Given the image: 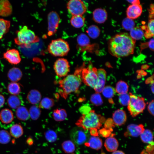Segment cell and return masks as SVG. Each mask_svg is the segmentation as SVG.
<instances>
[{
  "label": "cell",
  "mask_w": 154,
  "mask_h": 154,
  "mask_svg": "<svg viewBox=\"0 0 154 154\" xmlns=\"http://www.w3.org/2000/svg\"><path fill=\"white\" fill-rule=\"evenodd\" d=\"M3 57L9 63L17 64L21 61V58L19 51L15 49L7 50L3 54Z\"/></svg>",
  "instance_id": "4fadbf2b"
},
{
  "label": "cell",
  "mask_w": 154,
  "mask_h": 154,
  "mask_svg": "<svg viewBox=\"0 0 154 154\" xmlns=\"http://www.w3.org/2000/svg\"><path fill=\"white\" fill-rule=\"evenodd\" d=\"M154 6L153 4H151L150 5V9H149V17L151 19H152V17L153 18L154 15Z\"/></svg>",
  "instance_id": "f5cc1de1"
},
{
  "label": "cell",
  "mask_w": 154,
  "mask_h": 154,
  "mask_svg": "<svg viewBox=\"0 0 154 154\" xmlns=\"http://www.w3.org/2000/svg\"><path fill=\"white\" fill-rule=\"evenodd\" d=\"M8 106L11 108L17 109L20 106L21 101L19 97L17 95L10 96L7 100Z\"/></svg>",
  "instance_id": "83f0119b"
},
{
  "label": "cell",
  "mask_w": 154,
  "mask_h": 154,
  "mask_svg": "<svg viewBox=\"0 0 154 154\" xmlns=\"http://www.w3.org/2000/svg\"><path fill=\"white\" fill-rule=\"evenodd\" d=\"M129 95L130 100L127 108L131 115L135 117L143 112L146 104L143 98L137 96L131 93H129Z\"/></svg>",
  "instance_id": "8992f818"
},
{
  "label": "cell",
  "mask_w": 154,
  "mask_h": 154,
  "mask_svg": "<svg viewBox=\"0 0 154 154\" xmlns=\"http://www.w3.org/2000/svg\"><path fill=\"white\" fill-rule=\"evenodd\" d=\"M135 40L127 34H117L112 38L108 42V50L112 56L117 57L126 56L133 54Z\"/></svg>",
  "instance_id": "6da1fadb"
},
{
  "label": "cell",
  "mask_w": 154,
  "mask_h": 154,
  "mask_svg": "<svg viewBox=\"0 0 154 154\" xmlns=\"http://www.w3.org/2000/svg\"><path fill=\"white\" fill-rule=\"evenodd\" d=\"M140 136L141 140L143 143L149 144L153 142V133L149 129H145Z\"/></svg>",
  "instance_id": "1f68e13d"
},
{
  "label": "cell",
  "mask_w": 154,
  "mask_h": 154,
  "mask_svg": "<svg viewBox=\"0 0 154 154\" xmlns=\"http://www.w3.org/2000/svg\"><path fill=\"white\" fill-rule=\"evenodd\" d=\"M112 120L115 125L121 126L124 124L127 120L125 112L121 109H118L114 113Z\"/></svg>",
  "instance_id": "2e32d148"
},
{
  "label": "cell",
  "mask_w": 154,
  "mask_h": 154,
  "mask_svg": "<svg viewBox=\"0 0 154 154\" xmlns=\"http://www.w3.org/2000/svg\"><path fill=\"white\" fill-rule=\"evenodd\" d=\"M91 110L90 106L86 105L82 106L79 110L80 112L82 114H85L88 113Z\"/></svg>",
  "instance_id": "c3c4849f"
},
{
  "label": "cell",
  "mask_w": 154,
  "mask_h": 154,
  "mask_svg": "<svg viewBox=\"0 0 154 154\" xmlns=\"http://www.w3.org/2000/svg\"><path fill=\"white\" fill-rule=\"evenodd\" d=\"M14 116L13 112L10 110L5 108L1 110L0 113V119L5 124L11 123L13 120Z\"/></svg>",
  "instance_id": "603a6c76"
},
{
  "label": "cell",
  "mask_w": 154,
  "mask_h": 154,
  "mask_svg": "<svg viewBox=\"0 0 154 154\" xmlns=\"http://www.w3.org/2000/svg\"><path fill=\"white\" fill-rule=\"evenodd\" d=\"M17 36L15 38L14 41L18 45L29 48L31 44L39 41V38L34 32L26 26H24L17 31Z\"/></svg>",
  "instance_id": "277c9868"
},
{
  "label": "cell",
  "mask_w": 154,
  "mask_h": 154,
  "mask_svg": "<svg viewBox=\"0 0 154 154\" xmlns=\"http://www.w3.org/2000/svg\"><path fill=\"white\" fill-rule=\"evenodd\" d=\"M52 116L55 121H62L66 119L67 117V114L64 109H56L54 110Z\"/></svg>",
  "instance_id": "f546056e"
},
{
  "label": "cell",
  "mask_w": 154,
  "mask_h": 154,
  "mask_svg": "<svg viewBox=\"0 0 154 154\" xmlns=\"http://www.w3.org/2000/svg\"><path fill=\"white\" fill-rule=\"evenodd\" d=\"M119 95V101L120 104L123 106H127L130 100L129 94L126 93Z\"/></svg>",
  "instance_id": "f6af8a7d"
},
{
  "label": "cell",
  "mask_w": 154,
  "mask_h": 154,
  "mask_svg": "<svg viewBox=\"0 0 154 154\" xmlns=\"http://www.w3.org/2000/svg\"><path fill=\"white\" fill-rule=\"evenodd\" d=\"M12 12V6L8 0H0V16H8Z\"/></svg>",
  "instance_id": "ac0fdd59"
},
{
  "label": "cell",
  "mask_w": 154,
  "mask_h": 154,
  "mask_svg": "<svg viewBox=\"0 0 154 154\" xmlns=\"http://www.w3.org/2000/svg\"><path fill=\"white\" fill-rule=\"evenodd\" d=\"M129 86L125 82L123 81H119L116 84V92L119 94H122L127 93L128 90Z\"/></svg>",
  "instance_id": "836d02e7"
},
{
  "label": "cell",
  "mask_w": 154,
  "mask_h": 154,
  "mask_svg": "<svg viewBox=\"0 0 154 154\" xmlns=\"http://www.w3.org/2000/svg\"><path fill=\"white\" fill-rule=\"evenodd\" d=\"M141 154H150L146 151L145 149H144L141 152Z\"/></svg>",
  "instance_id": "94428289"
},
{
  "label": "cell",
  "mask_w": 154,
  "mask_h": 154,
  "mask_svg": "<svg viewBox=\"0 0 154 154\" xmlns=\"http://www.w3.org/2000/svg\"><path fill=\"white\" fill-rule=\"evenodd\" d=\"M115 125L112 119H108L105 123L104 128L109 129H113L112 128L114 127Z\"/></svg>",
  "instance_id": "7dc6e473"
},
{
  "label": "cell",
  "mask_w": 154,
  "mask_h": 154,
  "mask_svg": "<svg viewBox=\"0 0 154 154\" xmlns=\"http://www.w3.org/2000/svg\"><path fill=\"white\" fill-rule=\"evenodd\" d=\"M10 131L11 135L15 138L20 137L23 133L22 126L18 124H15L12 125L10 128Z\"/></svg>",
  "instance_id": "f1b7e54d"
},
{
  "label": "cell",
  "mask_w": 154,
  "mask_h": 154,
  "mask_svg": "<svg viewBox=\"0 0 154 154\" xmlns=\"http://www.w3.org/2000/svg\"><path fill=\"white\" fill-rule=\"evenodd\" d=\"M90 65L87 68L83 67L81 73L82 81L87 86L94 89L98 81L97 69Z\"/></svg>",
  "instance_id": "52a82bcc"
},
{
  "label": "cell",
  "mask_w": 154,
  "mask_h": 154,
  "mask_svg": "<svg viewBox=\"0 0 154 154\" xmlns=\"http://www.w3.org/2000/svg\"><path fill=\"white\" fill-rule=\"evenodd\" d=\"M47 50L49 53L54 56H63L68 54L70 50L68 42L64 40L58 38L52 40L48 45Z\"/></svg>",
  "instance_id": "5b68a950"
},
{
  "label": "cell",
  "mask_w": 154,
  "mask_h": 154,
  "mask_svg": "<svg viewBox=\"0 0 154 154\" xmlns=\"http://www.w3.org/2000/svg\"><path fill=\"white\" fill-rule=\"evenodd\" d=\"M48 27L47 34L50 36L56 32L60 22V19L58 14L56 11H52L48 15Z\"/></svg>",
  "instance_id": "30bf717a"
},
{
  "label": "cell",
  "mask_w": 154,
  "mask_h": 154,
  "mask_svg": "<svg viewBox=\"0 0 154 154\" xmlns=\"http://www.w3.org/2000/svg\"><path fill=\"white\" fill-rule=\"evenodd\" d=\"M41 95L40 92L36 90H31L27 96V99L28 101L33 104H36L40 101Z\"/></svg>",
  "instance_id": "7402d4cb"
},
{
  "label": "cell",
  "mask_w": 154,
  "mask_h": 154,
  "mask_svg": "<svg viewBox=\"0 0 154 154\" xmlns=\"http://www.w3.org/2000/svg\"><path fill=\"white\" fill-rule=\"evenodd\" d=\"M7 90L8 92L11 95H17L20 93L21 89L18 83L12 82L8 84Z\"/></svg>",
  "instance_id": "e575fe53"
},
{
  "label": "cell",
  "mask_w": 154,
  "mask_h": 154,
  "mask_svg": "<svg viewBox=\"0 0 154 154\" xmlns=\"http://www.w3.org/2000/svg\"><path fill=\"white\" fill-rule=\"evenodd\" d=\"M130 31V36L135 40L141 39L144 36L143 30L138 27H134Z\"/></svg>",
  "instance_id": "d6a6232c"
},
{
  "label": "cell",
  "mask_w": 154,
  "mask_h": 154,
  "mask_svg": "<svg viewBox=\"0 0 154 154\" xmlns=\"http://www.w3.org/2000/svg\"><path fill=\"white\" fill-rule=\"evenodd\" d=\"M83 68L77 69L73 74L68 75L58 81L60 88L59 93L64 99H66L70 94L78 90L82 81L81 73Z\"/></svg>",
  "instance_id": "7a4b0ae2"
},
{
  "label": "cell",
  "mask_w": 154,
  "mask_h": 154,
  "mask_svg": "<svg viewBox=\"0 0 154 154\" xmlns=\"http://www.w3.org/2000/svg\"><path fill=\"white\" fill-rule=\"evenodd\" d=\"M102 117L96 113L95 111L91 110L88 113L82 114L76 121V124L84 130L92 128L99 129L102 126Z\"/></svg>",
  "instance_id": "3957f363"
},
{
  "label": "cell",
  "mask_w": 154,
  "mask_h": 154,
  "mask_svg": "<svg viewBox=\"0 0 154 154\" xmlns=\"http://www.w3.org/2000/svg\"><path fill=\"white\" fill-rule=\"evenodd\" d=\"M54 104V100L53 99L45 97L41 101L39 107L40 108L49 109L53 107Z\"/></svg>",
  "instance_id": "8d00e7d4"
},
{
  "label": "cell",
  "mask_w": 154,
  "mask_h": 154,
  "mask_svg": "<svg viewBox=\"0 0 154 154\" xmlns=\"http://www.w3.org/2000/svg\"><path fill=\"white\" fill-rule=\"evenodd\" d=\"M135 23L133 19L127 17L122 22V26L127 31H131L134 27Z\"/></svg>",
  "instance_id": "60d3db41"
},
{
  "label": "cell",
  "mask_w": 154,
  "mask_h": 154,
  "mask_svg": "<svg viewBox=\"0 0 154 154\" xmlns=\"http://www.w3.org/2000/svg\"><path fill=\"white\" fill-rule=\"evenodd\" d=\"M151 88L152 92L153 93H154V82L153 80L151 82Z\"/></svg>",
  "instance_id": "91938a15"
},
{
  "label": "cell",
  "mask_w": 154,
  "mask_h": 154,
  "mask_svg": "<svg viewBox=\"0 0 154 154\" xmlns=\"http://www.w3.org/2000/svg\"><path fill=\"white\" fill-rule=\"evenodd\" d=\"M11 139L10 135L7 131L0 130V143L7 144L10 142Z\"/></svg>",
  "instance_id": "b9f144b4"
},
{
  "label": "cell",
  "mask_w": 154,
  "mask_h": 154,
  "mask_svg": "<svg viewBox=\"0 0 154 154\" xmlns=\"http://www.w3.org/2000/svg\"><path fill=\"white\" fill-rule=\"evenodd\" d=\"M27 143L29 145H31L33 143V140L31 137L28 138L27 140Z\"/></svg>",
  "instance_id": "6f0895ef"
},
{
  "label": "cell",
  "mask_w": 154,
  "mask_h": 154,
  "mask_svg": "<svg viewBox=\"0 0 154 154\" xmlns=\"http://www.w3.org/2000/svg\"><path fill=\"white\" fill-rule=\"evenodd\" d=\"M148 45L150 49L154 51V39L152 38L148 42Z\"/></svg>",
  "instance_id": "db71d44e"
},
{
  "label": "cell",
  "mask_w": 154,
  "mask_h": 154,
  "mask_svg": "<svg viewBox=\"0 0 154 154\" xmlns=\"http://www.w3.org/2000/svg\"><path fill=\"white\" fill-rule=\"evenodd\" d=\"M45 137L47 140L50 142H53L57 139V135L56 133L52 130H49L45 133Z\"/></svg>",
  "instance_id": "ee69618b"
},
{
  "label": "cell",
  "mask_w": 154,
  "mask_h": 154,
  "mask_svg": "<svg viewBox=\"0 0 154 154\" xmlns=\"http://www.w3.org/2000/svg\"><path fill=\"white\" fill-rule=\"evenodd\" d=\"M154 101L153 100L149 104L148 106V110L149 113L152 115H154Z\"/></svg>",
  "instance_id": "f907efd6"
},
{
  "label": "cell",
  "mask_w": 154,
  "mask_h": 154,
  "mask_svg": "<svg viewBox=\"0 0 154 154\" xmlns=\"http://www.w3.org/2000/svg\"><path fill=\"white\" fill-rule=\"evenodd\" d=\"M129 3L133 4H140V2L139 0H126Z\"/></svg>",
  "instance_id": "9f6ffc18"
},
{
  "label": "cell",
  "mask_w": 154,
  "mask_h": 154,
  "mask_svg": "<svg viewBox=\"0 0 154 154\" xmlns=\"http://www.w3.org/2000/svg\"><path fill=\"white\" fill-rule=\"evenodd\" d=\"M85 18L81 15L72 16L70 20L71 25L74 27L79 28L82 27L84 25Z\"/></svg>",
  "instance_id": "d4e9b609"
},
{
  "label": "cell",
  "mask_w": 154,
  "mask_h": 154,
  "mask_svg": "<svg viewBox=\"0 0 154 154\" xmlns=\"http://www.w3.org/2000/svg\"><path fill=\"white\" fill-rule=\"evenodd\" d=\"M115 92V89L108 86L104 87L101 92L104 97L108 99H111L114 96Z\"/></svg>",
  "instance_id": "ab89813d"
},
{
  "label": "cell",
  "mask_w": 154,
  "mask_h": 154,
  "mask_svg": "<svg viewBox=\"0 0 154 154\" xmlns=\"http://www.w3.org/2000/svg\"><path fill=\"white\" fill-rule=\"evenodd\" d=\"M67 8L72 16L82 15L87 11V7L82 0H69L67 4Z\"/></svg>",
  "instance_id": "ba28073f"
},
{
  "label": "cell",
  "mask_w": 154,
  "mask_h": 154,
  "mask_svg": "<svg viewBox=\"0 0 154 154\" xmlns=\"http://www.w3.org/2000/svg\"><path fill=\"white\" fill-rule=\"evenodd\" d=\"M86 146L96 150L101 149L102 145V139L98 137L92 136L88 141L85 143Z\"/></svg>",
  "instance_id": "ffe728a7"
},
{
  "label": "cell",
  "mask_w": 154,
  "mask_h": 154,
  "mask_svg": "<svg viewBox=\"0 0 154 154\" xmlns=\"http://www.w3.org/2000/svg\"><path fill=\"white\" fill-rule=\"evenodd\" d=\"M108 14L105 10L98 8L95 9L93 13V19L98 23H104L107 19Z\"/></svg>",
  "instance_id": "e0dca14e"
},
{
  "label": "cell",
  "mask_w": 154,
  "mask_h": 154,
  "mask_svg": "<svg viewBox=\"0 0 154 154\" xmlns=\"http://www.w3.org/2000/svg\"><path fill=\"white\" fill-rule=\"evenodd\" d=\"M62 146L63 151L67 153H72L75 149V146L74 143L70 140L64 141L62 143Z\"/></svg>",
  "instance_id": "74e56055"
},
{
  "label": "cell",
  "mask_w": 154,
  "mask_h": 154,
  "mask_svg": "<svg viewBox=\"0 0 154 154\" xmlns=\"http://www.w3.org/2000/svg\"><path fill=\"white\" fill-rule=\"evenodd\" d=\"M144 130L142 124H130L127 126L124 136L126 137L128 136L136 137L140 135Z\"/></svg>",
  "instance_id": "8fae6325"
},
{
  "label": "cell",
  "mask_w": 154,
  "mask_h": 154,
  "mask_svg": "<svg viewBox=\"0 0 154 154\" xmlns=\"http://www.w3.org/2000/svg\"><path fill=\"white\" fill-rule=\"evenodd\" d=\"M91 135L93 136L98 137L99 136L98 129L96 128H92L89 130Z\"/></svg>",
  "instance_id": "816d5d0a"
},
{
  "label": "cell",
  "mask_w": 154,
  "mask_h": 154,
  "mask_svg": "<svg viewBox=\"0 0 154 154\" xmlns=\"http://www.w3.org/2000/svg\"><path fill=\"white\" fill-rule=\"evenodd\" d=\"M112 154H125V153L122 151L116 150L113 152Z\"/></svg>",
  "instance_id": "680465c9"
},
{
  "label": "cell",
  "mask_w": 154,
  "mask_h": 154,
  "mask_svg": "<svg viewBox=\"0 0 154 154\" xmlns=\"http://www.w3.org/2000/svg\"><path fill=\"white\" fill-rule=\"evenodd\" d=\"M113 130V129H109L103 128L100 129L98 132V133L103 137L107 138L110 137H112V132Z\"/></svg>",
  "instance_id": "bcb514c9"
},
{
  "label": "cell",
  "mask_w": 154,
  "mask_h": 154,
  "mask_svg": "<svg viewBox=\"0 0 154 154\" xmlns=\"http://www.w3.org/2000/svg\"><path fill=\"white\" fill-rule=\"evenodd\" d=\"M5 102V99L3 96L0 94V107H2Z\"/></svg>",
  "instance_id": "11a10c76"
},
{
  "label": "cell",
  "mask_w": 154,
  "mask_h": 154,
  "mask_svg": "<svg viewBox=\"0 0 154 154\" xmlns=\"http://www.w3.org/2000/svg\"><path fill=\"white\" fill-rule=\"evenodd\" d=\"M29 116L33 120H36L39 117L41 110L39 106L34 105L30 107L29 111Z\"/></svg>",
  "instance_id": "f35d334b"
},
{
  "label": "cell",
  "mask_w": 154,
  "mask_h": 154,
  "mask_svg": "<svg viewBox=\"0 0 154 154\" xmlns=\"http://www.w3.org/2000/svg\"><path fill=\"white\" fill-rule=\"evenodd\" d=\"M145 150L146 151L150 154H153V142L149 144L146 147Z\"/></svg>",
  "instance_id": "681fc988"
},
{
  "label": "cell",
  "mask_w": 154,
  "mask_h": 154,
  "mask_svg": "<svg viewBox=\"0 0 154 154\" xmlns=\"http://www.w3.org/2000/svg\"><path fill=\"white\" fill-rule=\"evenodd\" d=\"M86 32L89 37L94 39L98 37L100 33V30L97 26L93 25L88 28Z\"/></svg>",
  "instance_id": "d590c367"
},
{
  "label": "cell",
  "mask_w": 154,
  "mask_h": 154,
  "mask_svg": "<svg viewBox=\"0 0 154 154\" xmlns=\"http://www.w3.org/2000/svg\"><path fill=\"white\" fill-rule=\"evenodd\" d=\"M54 69L58 77H62L65 76L70 71L69 62L65 58H59L56 60L54 64Z\"/></svg>",
  "instance_id": "9c48e42d"
},
{
  "label": "cell",
  "mask_w": 154,
  "mask_h": 154,
  "mask_svg": "<svg viewBox=\"0 0 154 154\" xmlns=\"http://www.w3.org/2000/svg\"><path fill=\"white\" fill-rule=\"evenodd\" d=\"M90 101L92 104L97 106H100L103 103V100L101 95L99 93L97 92L91 96Z\"/></svg>",
  "instance_id": "7bdbcfd3"
},
{
  "label": "cell",
  "mask_w": 154,
  "mask_h": 154,
  "mask_svg": "<svg viewBox=\"0 0 154 154\" xmlns=\"http://www.w3.org/2000/svg\"><path fill=\"white\" fill-rule=\"evenodd\" d=\"M10 25L9 21L0 18V39L2 38L3 35L8 32Z\"/></svg>",
  "instance_id": "4dcf8cb0"
},
{
  "label": "cell",
  "mask_w": 154,
  "mask_h": 154,
  "mask_svg": "<svg viewBox=\"0 0 154 154\" xmlns=\"http://www.w3.org/2000/svg\"><path fill=\"white\" fill-rule=\"evenodd\" d=\"M97 73L98 77L97 85L94 89L96 92L100 93L102 92L105 87L106 80V73L103 69H97Z\"/></svg>",
  "instance_id": "9a60e30c"
},
{
  "label": "cell",
  "mask_w": 154,
  "mask_h": 154,
  "mask_svg": "<svg viewBox=\"0 0 154 154\" xmlns=\"http://www.w3.org/2000/svg\"><path fill=\"white\" fill-rule=\"evenodd\" d=\"M23 75L21 71L19 68L13 67L8 71L7 76L8 79L12 82H17L21 79Z\"/></svg>",
  "instance_id": "44dd1931"
},
{
  "label": "cell",
  "mask_w": 154,
  "mask_h": 154,
  "mask_svg": "<svg viewBox=\"0 0 154 154\" xmlns=\"http://www.w3.org/2000/svg\"><path fill=\"white\" fill-rule=\"evenodd\" d=\"M77 42L79 49H84L89 45L90 42L88 37L85 34L81 33L77 38Z\"/></svg>",
  "instance_id": "cb8c5ba5"
},
{
  "label": "cell",
  "mask_w": 154,
  "mask_h": 154,
  "mask_svg": "<svg viewBox=\"0 0 154 154\" xmlns=\"http://www.w3.org/2000/svg\"><path fill=\"white\" fill-rule=\"evenodd\" d=\"M142 7L141 5L138 4H133L129 5L126 10L127 17L132 19H135L141 15Z\"/></svg>",
  "instance_id": "5bb4252c"
},
{
  "label": "cell",
  "mask_w": 154,
  "mask_h": 154,
  "mask_svg": "<svg viewBox=\"0 0 154 154\" xmlns=\"http://www.w3.org/2000/svg\"><path fill=\"white\" fill-rule=\"evenodd\" d=\"M104 146L108 151L113 152L117 149L119 143L115 138L113 137H110L107 138L105 140Z\"/></svg>",
  "instance_id": "d6986e66"
},
{
  "label": "cell",
  "mask_w": 154,
  "mask_h": 154,
  "mask_svg": "<svg viewBox=\"0 0 154 154\" xmlns=\"http://www.w3.org/2000/svg\"><path fill=\"white\" fill-rule=\"evenodd\" d=\"M154 19H150L148 21L147 26H143L141 28H144L146 31L144 34L145 37L146 38H149L153 37L154 35Z\"/></svg>",
  "instance_id": "4316f807"
},
{
  "label": "cell",
  "mask_w": 154,
  "mask_h": 154,
  "mask_svg": "<svg viewBox=\"0 0 154 154\" xmlns=\"http://www.w3.org/2000/svg\"><path fill=\"white\" fill-rule=\"evenodd\" d=\"M70 136L72 141L78 145L82 144L87 139L85 133L82 130L78 128L72 130Z\"/></svg>",
  "instance_id": "7c38bea8"
},
{
  "label": "cell",
  "mask_w": 154,
  "mask_h": 154,
  "mask_svg": "<svg viewBox=\"0 0 154 154\" xmlns=\"http://www.w3.org/2000/svg\"><path fill=\"white\" fill-rule=\"evenodd\" d=\"M16 115L19 119L22 121L27 120L30 117L28 110L26 107L23 106H20L17 108Z\"/></svg>",
  "instance_id": "484cf974"
}]
</instances>
